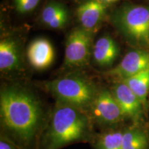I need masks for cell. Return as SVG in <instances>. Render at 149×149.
<instances>
[{
	"label": "cell",
	"instance_id": "6da1fadb",
	"mask_svg": "<svg viewBox=\"0 0 149 149\" xmlns=\"http://www.w3.org/2000/svg\"><path fill=\"white\" fill-rule=\"evenodd\" d=\"M50 111L28 87L3 86L0 91V134L22 149H37Z\"/></svg>",
	"mask_w": 149,
	"mask_h": 149
},
{
	"label": "cell",
	"instance_id": "7a4b0ae2",
	"mask_svg": "<svg viewBox=\"0 0 149 149\" xmlns=\"http://www.w3.org/2000/svg\"><path fill=\"white\" fill-rule=\"evenodd\" d=\"M94 124L84 111L55 102L51 108L37 149H61L77 143H91L96 135Z\"/></svg>",
	"mask_w": 149,
	"mask_h": 149
},
{
	"label": "cell",
	"instance_id": "3957f363",
	"mask_svg": "<svg viewBox=\"0 0 149 149\" xmlns=\"http://www.w3.org/2000/svg\"><path fill=\"white\" fill-rule=\"evenodd\" d=\"M40 87L55 102L69 104L86 113L100 89L90 78L77 72L40 83Z\"/></svg>",
	"mask_w": 149,
	"mask_h": 149
},
{
	"label": "cell",
	"instance_id": "277c9868",
	"mask_svg": "<svg viewBox=\"0 0 149 149\" xmlns=\"http://www.w3.org/2000/svg\"><path fill=\"white\" fill-rule=\"evenodd\" d=\"M111 22L132 46L149 51V6H122L112 14Z\"/></svg>",
	"mask_w": 149,
	"mask_h": 149
},
{
	"label": "cell",
	"instance_id": "5b68a950",
	"mask_svg": "<svg viewBox=\"0 0 149 149\" xmlns=\"http://www.w3.org/2000/svg\"><path fill=\"white\" fill-rule=\"evenodd\" d=\"M87 114L95 127L101 130L120 126L125 117L111 89L100 88Z\"/></svg>",
	"mask_w": 149,
	"mask_h": 149
},
{
	"label": "cell",
	"instance_id": "8992f818",
	"mask_svg": "<svg viewBox=\"0 0 149 149\" xmlns=\"http://www.w3.org/2000/svg\"><path fill=\"white\" fill-rule=\"evenodd\" d=\"M93 31L77 28L70 32L65 46L64 68L80 69L88 64L93 52Z\"/></svg>",
	"mask_w": 149,
	"mask_h": 149
},
{
	"label": "cell",
	"instance_id": "52a82bcc",
	"mask_svg": "<svg viewBox=\"0 0 149 149\" xmlns=\"http://www.w3.org/2000/svg\"><path fill=\"white\" fill-rule=\"evenodd\" d=\"M111 91L120 105L126 120H130L131 124L145 122L147 109L125 83L115 81Z\"/></svg>",
	"mask_w": 149,
	"mask_h": 149
},
{
	"label": "cell",
	"instance_id": "ba28073f",
	"mask_svg": "<svg viewBox=\"0 0 149 149\" xmlns=\"http://www.w3.org/2000/svg\"><path fill=\"white\" fill-rule=\"evenodd\" d=\"M149 69V51L137 48L127 53L116 66L107 70V77L121 81Z\"/></svg>",
	"mask_w": 149,
	"mask_h": 149
},
{
	"label": "cell",
	"instance_id": "9c48e42d",
	"mask_svg": "<svg viewBox=\"0 0 149 149\" xmlns=\"http://www.w3.org/2000/svg\"><path fill=\"white\" fill-rule=\"evenodd\" d=\"M23 59L17 42L7 37L0 42V71L3 74H13L22 71Z\"/></svg>",
	"mask_w": 149,
	"mask_h": 149
},
{
	"label": "cell",
	"instance_id": "30bf717a",
	"mask_svg": "<svg viewBox=\"0 0 149 149\" xmlns=\"http://www.w3.org/2000/svg\"><path fill=\"white\" fill-rule=\"evenodd\" d=\"M55 55V49L51 42L43 37L33 40L26 51L29 64L37 70H45L51 66Z\"/></svg>",
	"mask_w": 149,
	"mask_h": 149
},
{
	"label": "cell",
	"instance_id": "8fae6325",
	"mask_svg": "<svg viewBox=\"0 0 149 149\" xmlns=\"http://www.w3.org/2000/svg\"><path fill=\"white\" fill-rule=\"evenodd\" d=\"M106 11V3L101 0H86L78 6L76 13L82 28L93 31L103 20Z\"/></svg>",
	"mask_w": 149,
	"mask_h": 149
},
{
	"label": "cell",
	"instance_id": "7c38bea8",
	"mask_svg": "<svg viewBox=\"0 0 149 149\" xmlns=\"http://www.w3.org/2000/svg\"><path fill=\"white\" fill-rule=\"evenodd\" d=\"M120 54L117 43L110 35L98 39L93 47L92 56L95 63L102 68L111 67Z\"/></svg>",
	"mask_w": 149,
	"mask_h": 149
},
{
	"label": "cell",
	"instance_id": "4fadbf2b",
	"mask_svg": "<svg viewBox=\"0 0 149 149\" xmlns=\"http://www.w3.org/2000/svg\"><path fill=\"white\" fill-rule=\"evenodd\" d=\"M122 149H149V128L145 122L124 128Z\"/></svg>",
	"mask_w": 149,
	"mask_h": 149
},
{
	"label": "cell",
	"instance_id": "5bb4252c",
	"mask_svg": "<svg viewBox=\"0 0 149 149\" xmlns=\"http://www.w3.org/2000/svg\"><path fill=\"white\" fill-rule=\"evenodd\" d=\"M41 21L51 29H61L66 26L69 20V13L64 4L51 1L44 7L41 13Z\"/></svg>",
	"mask_w": 149,
	"mask_h": 149
},
{
	"label": "cell",
	"instance_id": "9a60e30c",
	"mask_svg": "<svg viewBox=\"0 0 149 149\" xmlns=\"http://www.w3.org/2000/svg\"><path fill=\"white\" fill-rule=\"evenodd\" d=\"M124 129L118 126L101 130L96 133L91 144L94 149H122Z\"/></svg>",
	"mask_w": 149,
	"mask_h": 149
},
{
	"label": "cell",
	"instance_id": "2e32d148",
	"mask_svg": "<svg viewBox=\"0 0 149 149\" xmlns=\"http://www.w3.org/2000/svg\"><path fill=\"white\" fill-rule=\"evenodd\" d=\"M130 88L147 109V96L149 93V69L121 80Z\"/></svg>",
	"mask_w": 149,
	"mask_h": 149
},
{
	"label": "cell",
	"instance_id": "e0dca14e",
	"mask_svg": "<svg viewBox=\"0 0 149 149\" xmlns=\"http://www.w3.org/2000/svg\"><path fill=\"white\" fill-rule=\"evenodd\" d=\"M41 0H13L14 6L18 13H28L33 11L40 3Z\"/></svg>",
	"mask_w": 149,
	"mask_h": 149
},
{
	"label": "cell",
	"instance_id": "ac0fdd59",
	"mask_svg": "<svg viewBox=\"0 0 149 149\" xmlns=\"http://www.w3.org/2000/svg\"><path fill=\"white\" fill-rule=\"evenodd\" d=\"M0 149H22L13 141L0 134Z\"/></svg>",
	"mask_w": 149,
	"mask_h": 149
},
{
	"label": "cell",
	"instance_id": "d6986e66",
	"mask_svg": "<svg viewBox=\"0 0 149 149\" xmlns=\"http://www.w3.org/2000/svg\"><path fill=\"white\" fill-rule=\"evenodd\" d=\"M101 1H102L105 3H114L115 1H117L118 0H101Z\"/></svg>",
	"mask_w": 149,
	"mask_h": 149
}]
</instances>
